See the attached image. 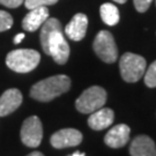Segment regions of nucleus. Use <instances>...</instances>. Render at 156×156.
<instances>
[{
    "label": "nucleus",
    "mask_w": 156,
    "mask_h": 156,
    "mask_svg": "<svg viewBox=\"0 0 156 156\" xmlns=\"http://www.w3.org/2000/svg\"><path fill=\"white\" fill-rule=\"evenodd\" d=\"M41 44L45 55L51 56L58 65L66 64L69 58V45L64 36L60 21L49 17L41 27Z\"/></svg>",
    "instance_id": "nucleus-1"
},
{
    "label": "nucleus",
    "mask_w": 156,
    "mask_h": 156,
    "mask_svg": "<svg viewBox=\"0 0 156 156\" xmlns=\"http://www.w3.org/2000/svg\"><path fill=\"white\" fill-rule=\"evenodd\" d=\"M71 88V79L59 74L35 83L30 89V96L38 102H50L67 93Z\"/></svg>",
    "instance_id": "nucleus-2"
},
{
    "label": "nucleus",
    "mask_w": 156,
    "mask_h": 156,
    "mask_svg": "<svg viewBox=\"0 0 156 156\" xmlns=\"http://www.w3.org/2000/svg\"><path fill=\"white\" fill-rule=\"evenodd\" d=\"M41 60V55L31 49H17L6 57V65L16 73H29L35 69Z\"/></svg>",
    "instance_id": "nucleus-3"
},
{
    "label": "nucleus",
    "mask_w": 156,
    "mask_h": 156,
    "mask_svg": "<svg viewBox=\"0 0 156 156\" xmlns=\"http://www.w3.org/2000/svg\"><path fill=\"white\" fill-rule=\"evenodd\" d=\"M146 67H147V62L145 58L131 52L124 53L119 62L120 75L123 80L129 83L136 82L144 76Z\"/></svg>",
    "instance_id": "nucleus-4"
},
{
    "label": "nucleus",
    "mask_w": 156,
    "mask_h": 156,
    "mask_svg": "<svg viewBox=\"0 0 156 156\" xmlns=\"http://www.w3.org/2000/svg\"><path fill=\"white\" fill-rule=\"evenodd\" d=\"M106 102V91L100 86H93L86 89L75 101V108L81 113L91 112L103 108Z\"/></svg>",
    "instance_id": "nucleus-5"
},
{
    "label": "nucleus",
    "mask_w": 156,
    "mask_h": 156,
    "mask_svg": "<svg viewBox=\"0 0 156 156\" xmlns=\"http://www.w3.org/2000/svg\"><path fill=\"white\" fill-rule=\"evenodd\" d=\"M93 49L101 60H103L106 64H112L117 60V45L113 36L108 30H101L96 35L93 43Z\"/></svg>",
    "instance_id": "nucleus-6"
},
{
    "label": "nucleus",
    "mask_w": 156,
    "mask_h": 156,
    "mask_svg": "<svg viewBox=\"0 0 156 156\" xmlns=\"http://www.w3.org/2000/svg\"><path fill=\"white\" fill-rule=\"evenodd\" d=\"M21 140L26 146L30 148H36L41 145L43 139V126L37 116L27 118L21 127Z\"/></svg>",
    "instance_id": "nucleus-7"
},
{
    "label": "nucleus",
    "mask_w": 156,
    "mask_h": 156,
    "mask_svg": "<svg viewBox=\"0 0 156 156\" xmlns=\"http://www.w3.org/2000/svg\"><path fill=\"white\" fill-rule=\"evenodd\" d=\"M82 138V133L75 128H62L52 134L50 142L56 149H62L80 145Z\"/></svg>",
    "instance_id": "nucleus-8"
},
{
    "label": "nucleus",
    "mask_w": 156,
    "mask_h": 156,
    "mask_svg": "<svg viewBox=\"0 0 156 156\" xmlns=\"http://www.w3.org/2000/svg\"><path fill=\"white\" fill-rule=\"evenodd\" d=\"M22 103V94L16 88L7 89L0 96V117L8 116Z\"/></svg>",
    "instance_id": "nucleus-9"
},
{
    "label": "nucleus",
    "mask_w": 156,
    "mask_h": 156,
    "mask_svg": "<svg viewBox=\"0 0 156 156\" xmlns=\"http://www.w3.org/2000/svg\"><path fill=\"white\" fill-rule=\"evenodd\" d=\"M131 128L125 124L116 125L105 134L104 142L106 146L111 148H122L126 145L129 140Z\"/></svg>",
    "instance_id": "nucleus-10"
},
{
    "label": "nucleus",
    "mask_w": 156,
    "mask_h": 156,
    "mask_svg": "<svg viewBox=\"0 0 156 156\" xmlns=\"http://www.w3.org/2000/svg\"><path fill=\"white\" fill-rule=\"evenodd\" d=\"M87 27H88V17L82 13L75 14L73 19L69 21V23L65 27V34L68 38L72 41L79 42L83 39L87 33Z\"/></svg>",
    "instance_id": "nucleus-11"
},
{
    "label": "nucleus",
    "mask_w": 156,
    "mask_h": 156,
    "mask_svg": "<svg viewBox=\"0 0 156 156\" xmlns=\"http://www.w3.org/2000/svg\"><path fill=\"white\" fill-rule=\"evenodd\" d=\"M48 19H49V9L46 7L33 8L22 20V27L24 30L34 33L41 28Z\"/></svg>",
    "instance_id": "nucleus-12"
},
{
    "label": "nucleus",
    "mask_w": 156,
    "mask_h": 156,
    "mask_svg": "<svg viewBox=\"0 0 156 156\" xmlns=\"http://www.w3.org/2000/svg\"><path fill=\"white\" fill-rule=\"evenodd\" d=\"M131 156H156V145L148 135H138L129 147Z\"/></svg>",
    "instance_id": "nucleus-13"
},
{
    "label": "nucleus",
    "mask_w": 156,
    "mask_h": 156,
    "mask_svg": "<svg viewBox=\"0 0 156 156\" xmlns=\"http://www.w3.org/2000/svg\"><path fill=\"white\" fill-rule=\"evenodd\" d=\"M115 119V113L109 108H101L96 111L91 112L88 118V125L94 131H102L109 127Z\"/></svg>",
    "instance_id": "nucleus-14"
},
{
    "label": "nucleus",
    "mask_w": 156,
    "mask_h": 156,
    "mask_svg": "<svg viewBox=\"0 0 156 156\" xmlns=\"http://www.w3.org/2000/svg\"><path fill=\"white\" fill-rule=\"evenodd\" d=\"M100 14L102 21L108 26H116L119 22V11L113 4H103L100 8Z\"/></svg>",
    "instance_id": "nucleus-15"
},
{
    "label": "nucleus",
    "mask_w": 156,
    "mask_h": 156,
    "mask_svg": "<svg viewBox=\"0 0 156 156\" xmlns=\"http://www.w3.org/2000/svg\"><path fill=\"white\" fill-rule=\"evenodd\" d=\"M145 76V83L149 88H155L156 87V60L151 66L147 68V71L144 74Z\"/></svg>",
    "instance_id": "nucleus-16"
},
{
    "label": "nucleus",
    "mask_w": 156,
    "mask_h": 156,
    "mask_svg": "<svg viewBox=\"0 0 156 156\" xmlns=\"http://www.w3.org/2000/svg\"><path fill=\"white\" fill-rule=\"evenodd\" d=\"M23 2L28 9H33L37 7H48V6L55 5L58 2V0H23Z\"/></svg>",
    "instance_id": "nucleus-17"
},
{
    "label": "nucleus",
    "mask_w": 156,
    "mask_h": 156,
    "mask_svg": "<svg viewBox=\"0 0 156 156\" xmlns=\"http://www.w3.org/2000/svg\"><path fill=\"white\" fill-rule=\"evenodd\" d=\"M12 26H13V17L11 14L5 11H0V33L11 29Z\"/></svg>",
    "instance_id": "nucleus-18"
},
{
    "label": "nucleus",
    "mask_w": 156,
    "mask_h": 156,
    "mask_svg": "<svg viewBox=\"0 0 156 156\" xmlns=\"http://www.w3.org/2000/svg\"><path fill=\"white\" fill-rule=\"evenodd\" d=\"M151 1L153 0H133L134 7H135V9L139 13H145L149 8Z\"/></svg>",
    "instance_id": "nucleus-19"
},
{
    "label": "nucleus",
    "mask_w": 156,
    "mask_h": 156,
    "mask_svg": "<svg viewBox=\"0 0 156 156\" xmlns=\"http://www.w3.org/2000/svg\"><path fill=\"white\" fill-rule=\"evenodd\" d=\"M22 2L23 0H0V4L8 7V8H16Z\"/></svg>",
    "instance_id": "nucleus-20"
},
{
    "label": "nucleus",
    "mask_w": 156,
    "mask_h": 156,
    "mask_svg": "<svg viewBox=\"0 0 156 156\" xmlns=\"http://www.w3.org/2000/svg\"><path fill=\"white\" fill-rule=\"evenodd\" d=\"M23 38H24V34H19V35L15 36V38H14V43H15V44H19Z\"/></svg>",
    "instance_id": "nucleus-21"
},
{
    "label": "nucleus",
    "mask_w": 156,
    "mask_h": 156,
    "mask_svg": "<svg viewBox=\"0 0 156 156\" xmlns=\"http://www.w3.org/2000/svg\"><path fill=\"white\" fill-rule=\"evenodd\" d=\"M27 156H44V155H43L41 151H33V153H30V154Z\"/></svg>",
    "instance_id": "nucleus-22"
},
{
    "label": "nucleus",
    "mask_w": 156,
    "mask_h": 156,
    "mask_svg": "<svg viewBox=\"0 0 156 156\" xmlns=\"http://www.w3.org/2000/svg\"><path fill=\"white\" fill-rule=\"evenodd\" d=\"M71 156H86V155H84V154H82V153H80V151H76V153L72 154Z\"/></svg>",
    "instance_id": "nucleus-23"
},
{
    "label": "nucleus",
    "mask_w": 156,
    "mask_h": 156,
    "mask_svg": "<svg viewBox=\"0 0 156 156\" xmlns=\"http://www.w3.org/2000/svg\"><path fill=\"white\" fill-rule=\"evenodd\" d=\"M115 2H118V4H125L127 0H113Z\"/></svg>",
    "instance_id": "nucleus-24"
}]
</instances>
